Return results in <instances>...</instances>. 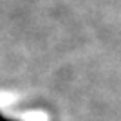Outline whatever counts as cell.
<instances>
[{
  "mask_svg": "<svg viewBox=\"0 0 121 121\" xmlns=\"http://www.w3.org/2000/svg\"><path fill=\"white\" fill-rule=\"evenodd\" d=\"M0 121H18V119H13V117H7V116H4V114L0 112Z\"/></svg>",
  "mask_w": 121,
  "mask_h": 121,
  "instance_id": "obj_1",
  "label": "cell"
}]
</instances>
